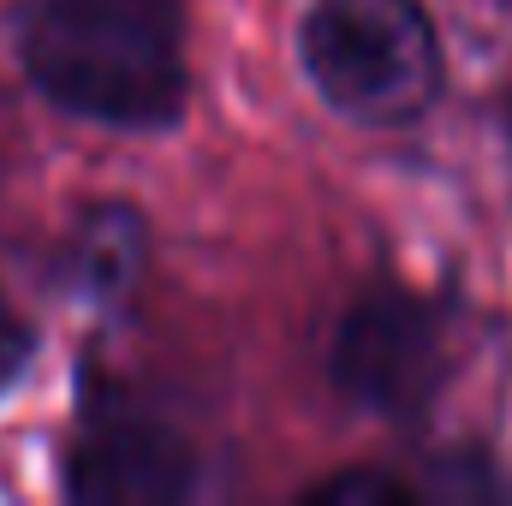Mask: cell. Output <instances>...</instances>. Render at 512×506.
I'll use <instances>...</instances> for the list:
<instances>
[{
	"label": "cell",
	"mask_w": 512,
	"mask_h": 506,
	"mask_svg": "<svg viewBox=\"0 0 512 506\" xmlns=\"http://www.w3.org/2000/svg\"><path fill=\"white\" fill-rule=\"evenodd\" d=\"M310 501H328V506H376V501H411V489L405 483H393L382 471H346V477H328V483H316L310 489Z\"/></svg>",
	"instance_id": "5"
},
{
	"label": "cell",
	"mask_w": 512,
	"mask_h": 506,
	"mask_svg": "<svg viewBox=\"0 0 512 506\" xmlns=\"http://www.w3.org/2000/svg\"><path fill=\"white\" fill-rule=\"evenodd\" d=\"M298 54L316 96L358 126H411L441 90V42L417 0H310Z\"/></svg>",
	"instance_id": "2"
},
{
	"label": "cell",
	"mask_w": 512,
	"mask_h": 506,
	"mask_svg": "<svg viewBox=\"0 0 512 506\" xmlns=\"http://www.w3.org/2000/svg\"><path fill=\"white\" fill-rule=\"evenodd\" d=\"M24 364H30V328H24V316L6 304V292H0V393L24 376Z\"/></svg>",
	"instance_id": "6"
},
{
	"label": "cell",
	"mask_w": 512,
	"mask_h": 506,
	"mask_svg": "<svg viewBox=\"0 0 512 506\" xmlns=\"http://www.w3.org/2000/svg\"><path fill=\"white\" fill-rule=\"evenodd\" d=\"M340 387L376 417H423L447 381L441 322L411 292H370L334 340Z\"/></svg>",
	"instance_id": "3"
},
{
	"label": "cell",
	"mask_w": 512,
	"mask_h": 506,
	"mask_svg": "<svg viewBox=\"0 0 512 506\" xmlns=\"http://www.w3.org/2000/svg\"><path fill=\"white\" fill-rule=\"evenodd\" d=\"M18 60L54 108L120 131L173 126L191 96L179 0H30Z\"/></svg>",
	"instance_id": "1"
},
{
	"label": "cell",
	"mask_w": 512,
	"mask_h": 506,
	"mask_svg": "<svg viewBox=\"0 0 512 506\" xmlns=\"http://www.w3.org/2000/svg\"><path fill=\"white\" fill-rule=\"evenodd\" d=\"M66 489H72V501H96V506L179 501V495H191V447L155 417L102 411L72 441Z\"/></svg>",
	"instance_id": "4"
}]
</instances>
